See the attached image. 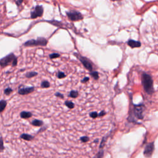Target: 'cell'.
Segmentation results:
<instances>
[{
  "mask_svg": "<svg viewBox=\"0 0 158 158\" xmlns=\"http://www.w3.org/2000/svg\"><path fill=\"white\" fill-rule=\"evenodd\" d=\"M20 137L21 138L25 140H27V141L32 140H33L34 138L32 135H28V134H22V135H20Z\"/></svg>",
  "mask_w": 158,
  "mask_h": 158,
  "instance_id": "8fae6325",
  "label": "cell"
},
{
  "mask_svg": "<svg viewBox=\"0 0 158 158\" xmlns=\"http://www.w3.org/2000/svg\"><path fill=\"white\" fill-rule=\"evenodd\" d=\"M13 92V90L11 88H7L5 90V94L6 95H9L11 93Z\"/></svg>",
  "mask_w": 158,
  "mask_h": 158,
  "instance_id": "d6986e66",
  "label": "cell"
},
{
  "mask_svg": "<svg viewBox=\"0 0 158 158\" xmlns=\"http://www.w3.org/2000/svg\"><path fill=\"white\" fill-rule=\"evenodd\" d=\"M32 124L34 125V126H36V127H40L41 126V125H43V122L40 120H38V119H35L32 122Z\"/></svg>",
  "mask_w": 158,
  "mask_h": 158,
  "instance_id": "7c38bea8",
  "label": "cell"
},
{
  "mask_svg": "<svg viewBox=\"0 0 158 158\" xmlns=\"http://www.w3.org/2000/svg\"><path fill=\"white\" fill-rule=\"evenodd\" d=\"M22 1H23V0H17V1H16V2H17V3H17V5L18 6L20 5L21 4V3H22Z\"/></svg>",
  "mask_w": 158,
  "mask_h": 158,
  "instance_id": "603a6c76",
  "label": "cell"
},
{
  "mask_svg": "<svg viewBox=\"0 0 158 158\" xmlns=\"http://www.w3.org/2000/svg\"><path fill=\"white\" fill-rule=\"evenodd\" d=\"M142 83L146 92L149 95L151 94L154 92L153 84L151 77L148 74H143L142 77Z\"/></svg>",
  "mask_w": 158,
  "mask_h": 158,
  "instance_id": "6da1fadb",
  "label": "cell"
},
{
  "mask_svg": "<svg viewBox=\"0 0 158 158\" xmlns=\"http://www.w3.org/2000/svg\"><path fill=\"white\" fill-rule=\"evenodd\" d=\"M46 130V128H45V127H43V128H42V129H41V130H39V131H38V132H41V131H43V130Z\"/></svg>",
  "mask_w": 158,
  "mask_h": 158,
  "instance_id": "cb8c5ba5",
  "label": "cell"
},
{
  "mask_svg": "<svg viewBox=\"0 0 158 158\" xmlns=\"http://www.w3.org/2000/svg\"><path fill=\"white\" fill-rule=\"evenodd\" d=\"M55 96L57 97H60L61 98H64V95L62 94V93L57 92L55 93Z\"/></svg>",
  "mask_w": 158,
  "mask_h": 158,
  "instance_id": "44dd1931",
  "label": "cell"
},
{
  "mask_svg": "<svg viewBox=\"0 0 158 158\" xmlns=\"http://www.w3.org/2000/svg\"><path fill=\"white\" fill-rule=\"evenodd\" d=\"M20 116L22 118H28L32 116V114L30 112H27V111H22L20 113Z\"/></svg>",
  "mask_w": 158,
  "mask_h": 158,
  "instance_id": "30bf717a",
  "label": "cell"
},
{
  "mask_svg": "<svg viewBox=\"0 0 158 158\" xmlns=\"http://www.w3.org/2000/svg\"><path fill=\"white\" fill-rule=\"evenodd\" d=\"M60 56V55L58 53H53L49 55V57L51 59H55V58H57V57H59Z\"/></svg>",
  "mask_w": 158,
  "mask_h": 158,
  "instance_id": "ffe728a7",
  "label": "cell"
},
{
  "mask_svg": "<svg viewBox=\"0 0 158 158\" xmlns=\"http://www.w3.org/2000/svg\"><path fill=\"white\" fill-rule=\"evenodd\" d=\"M41 87L42 88H49L50 87V84L48 81L46 80H44L41 82Z\"/></svg>",
  "mask_w": 158,
  "mask_h": 158,
  "instance_id": "2e32d148",
  "label": "cell"
},
{
  "mask_svg": "<svg viewBox=\"0 0 158 158\" xmlns=\"http://www.w3.org/2000/svg\"><path fill=\"white\" fill-rule=\"evenodd\" d=\"M64 104H65V105L69 109H73L75 106L74 103L70 101H66Z\"/></svg>",
  "mask_w": 158,
  "mask_h": 158,
  "instance_id": "5bb4252c",
  "label": "cell"
},
{
  "mask_svg": "<svg viewBox=\"0 0 158 158\" xmlns=\"http://www.w3.org/2000/svg\"><path fill=\"white\" fill-rule=\"evenodd\" d=\"M43 13V8L41 6H37L31 12L32 19H36L38 17H41Z\"/></svg>",
  "mask_w": 158,
  "mask_h": 158,
  "instance_id": "5b68a950",
  "label": "cell"
},
{
  "mask_svg": "<svg viewBox=\"0 0 158 158\" xmlns=\"http://www.w3.org/2000/svg\"><path fill=\"white\" fill-rule=\"evenodd\" d=\"M67 15L69 17V19L72 21L79 20L83 19V16L76 11H70L67 13Z\"/></svg>",
  "mask_w": 158,
  "mask_h": 158,
  "instance_id": "277c9868",
  "label": "cell"
},
{
  "mask_svg": "<svg viewBox=\"0 0 158 158\" xmlns=\"http://www.w3.org/2000/svg\"><path fill=\"white\" fill-rule=\"evenodd\" d=\"M5 149L4 143H3V140L1 137H0V152L3 151Z\"/></svg>",
  "mask_w": 158,
  "mask_h": 158,
  "instance_id": "e0dca14e",
  "label": "cell"
},
{
  "mask_svg": "<svg viewBox=\"0 0 158 158\" xmlns=\"http://www.w3.org/2000/svg\"><path fill=\"white\" fill-rule=\"evenodd\" d=\"M38 75V73L36 72H28L26 74V77L27 78H32L35 76H37Z\"/></svg>",
  "mask_w": 158,
  "mask_h": 158,
  "instance_id": "9a60e30c",
  "label": "cell"
},
{
  "mask_svg": "<svg viewBox=\"0 0 158 158\" xmlns=\"http://www.w3.org/2000/svg\"><path fill=\"white\" fill-rule=\"evenodd\" d=\"M16 56L13 53L9 54L8 56H6L2 59H0V66L2 67H5L10 65V64L13 63V61L16 58Z\"/></svg>",
  "mask_w": 158,
  "mask_h": 158,
  "instance_id": "3957f363",
  "label": "cell"
},
{
  "mask_svg": "<svg viewBox=\"0 0 158 158\" xmlns=\"http://www.w3.org/2000/svg\"><path fill=\"white\" fill-rule=\"evenodd\" d=\"M46 39L43 37L38 38L37 40H30L26 41L24 45L25 46H46L47 44Z\"/></svg>",
  "mask_w": 158,
  "mask_h": 158,
  "instance_id": "7a4b0ae2",
  "label": "cell"
},
{
  "mask_svg": "<svg viewBox=\"0 0 158 158\" xmlns=\"http://www.w3.org/2000/svg\"><path fill=\"white\" fill-rule=\"evenodd\" d=\"M34 90H35V88L33 87H24L22 88H19V91H18V93L20 95H25L32 93L33 92H34Z\"/></svg>",
  "mask_w": 158,
  "mask_h": 158,
  "instance_id": "8992f818",
  "label": "cell"
},
{
  "mask_svg": "<svg viewBox=\"0 0 158 158\" xmlns=\"http://www.w3.org/2000/svg\"><path fill=\"white\" fill-rule=\"evenodd\" d=\"M17 58L16 57V58L13 61V62L12 63V66L13 67H15V66H17Z\"/></svg>",
  "mask_w": 158,
  "mask_h": 158,
  "instance_id": "7402d4cb",
  "label": "cell"
},
{
  "mask_svg": "<svg viewBox=\"0 0 158 158\" xmlns=\"http://www.w3.org/2000/svg\"><path fill=\"white\" fill-rule=\"evenodd\" d=\"M154 150V145L153 143H149V144L147 145L145 149V155L146 156H150L151 155V154Z\"/></svg>",
  "mask_w": 158,
  "mask_h": 158,
  "instance_id": "52a82bcc",
  "label": "cell"
},
{
  "mask_svg": "<svg viewBox=\"0 0 158 158\" xmlns=\"http://www.w3.org/2000/svg\"><path fill=\"white\" fill-rule=\"evenodd\" d=\"M66 77V75L64 74V72H61L59 71L58 73H57V78H63L64 77Z\"/></svg>",
  "mask_w": 158,
  "mask_h": 158,
  "instance_id": "ac0fdd59",
  "label": "cell"
},
{
  "mask_svg": "<svg viewBox=\"0 0 158 158\" xmlns=\"http://www.w3.org/2000/svg\"><path fill=\"white\" fill-rule=\"evenodd\" d=\"M112 1H120V0H112Z\"/></svg>",
  "mask_w": 158,
  "mask_h": 158,
  "instance_id": "d4e9b609",
  "label": "cell"
},
{
  "mask_svg": "<svg viewBox=\"0 0 158 158\" xmlns=\"http://www.w3.org/2000/svg\"><path fill=\"white\" fill-rule=\"evenodd\" d=\"M81 61L82 63V64H84L85 66V67L87 68V69L90 70H92V64L90 63L87 59H84L83 57H82L81 58Z\"/></svg>",
  "mask_w": 158,
  "mask_h": 158,
  "instance_id": "ba28073f",
  "label": "cell"
},
{
  "mask_svg": "<svg viewBox=\"0 0 158 158\" xmlns=\"http://www.w3.org/2000/svg\"><path fill=\"white\" fill-rule=\"evenodd\" d=\"M7 105V102L5 100H1L0 101V113L3 112V111L5 110V107H6Z\"/></svg>",
  "mask_w": 158,
  "mask_h": 158,
  "instance_id": "4fadbf2b",
  "label": "cell"
},
{
  "mask_svg": "<svg viewBox=\"0 0 158 158\" xmlns=\"http://www.w3.org/2000/svg\"><path fill=\"white\" fill-rule=\"evenodd\" d=\"M128 45L131 46L132 48H137L141 46V43L139 41H136L134 40H130L128 41Z\"/></svg>",
  "mask_w": 158,
  "mask_h": 158,
  "instance_id": "9c48e42d",
  "label": "cell"
}]
</instances>
